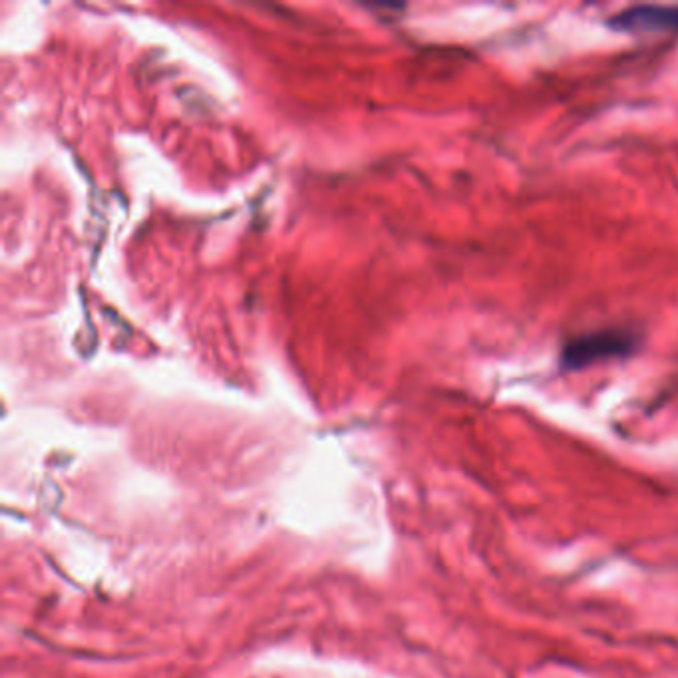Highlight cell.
I'll return each instance as SVG.
<instances>
[{
    "instance_id": "cell-1",
    "label": "cell",
    "mask_w": 678,
    "mask_h": 678,
    "mask_svg": "<svg viewBox=\"0 0 678 678\" xmlns=\"http://www.w3.org/2000/svg\"><path fill=\"white\" fill-rule=\"evenodd\" d=\"M639 348V337L629 329H601L567 340L559 364L565 370H581L599 362L629 356Z\"/></svg>"
},
{
    "instance_id": "cell-2",
    "label": "cell",
    "mask_w": 678,
    "mask_h": 678,
    "mask_svg": "<svg viewBox=\"0 0 678 678\" xmlns=\"http://www.w3.org/2000/svg\"><path fill=\"white\" fill-rule=\"evenodd\" d=\"M609 26L627 34H678V6H629L613 14V18H609Z\"/></svg>"
}]
</instances>
